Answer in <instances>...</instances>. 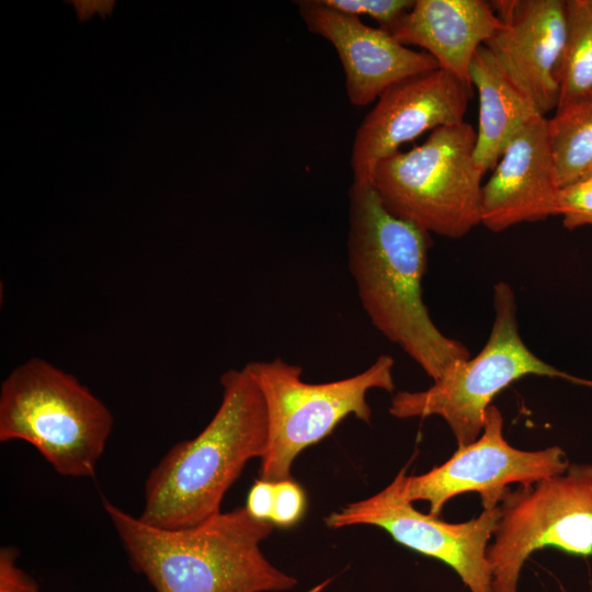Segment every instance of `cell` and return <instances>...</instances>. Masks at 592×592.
<instances>
[{"label": "cell", "instance_id": "1", "mask_svg": "<svg viewBox=\"0 0 592 592\" xmlns=\"http://www.w3.org/2000/svg\"><path fill=\"white\" fill-rule=\"evenodd\" d=\"M431 234L385 208L369 182L349 190V267L373 326L439 380L470 357L433 322L422 298Z\"/></svg>", "mask_w": 592, "mask_h": 592}, {"label": "cell", "instance_id": "2", "mask_svg": "<svg viewBox=\"0 0 592 592\" xmlns=\"http://www.w3.org/2000/svg\"><path fill=\"white\" fill-rule=\"evenodd\" d=\"M102 502L133 570L157 592H272L297 584L260 548L274 524L252 517L244 506L192 527L166 530L141 522L105 498Z\"/></svg>", "mask_w": 592, "mask_h": 592}, {"label": "cell", "instance_id": "3", "mask_svg": "<svg viewBox=\"0 0 592 592\" xmlns=\"http://www.w3.org/2000/svg\"><path fill=\"white\" fill-rule=\"evenodd\" d=\"M219 383L221 401L208 424L174 444L149 473L141 522L179 530L209 520L247 463L264 456L267 417L255 382L243 366L225 372Z\"/></svg>", "mask_w": 592, "mask_h": 592}, {"label": "cell", "instance_id": "4", "mask_svg": "<svg viewBox=\"0 0 592 592\" xmlns=\"http://www.w3.org/2000/svg\"><path fill=\"white\" fill-rule=\"evenodd\" d=\"M105 403L77 377L31 357L0 388V441L34 446L65 477H93L113 428Z\"/></svg>", "mask_w": 592, "mask_h": 592}, {"label": "cell", "instance_id": "5", "mask_svg": "<svg viewBox=\"0 0 592 592\" xmlns=\"http://www.w3.org/2000/svg\"><path fill=\"white\" fill-rule=\"evenodd\" d=\"M467 122L431 132L420 146L376 163L369 183L392 215L429 234L460 238L480 225L482 177Z\"/></svg>", "mask_w": 592, "mask_h": 592}, {"label": "cell", "instance_id": "6", "mask_svg": "<svg viewBox=\"0 0 592 592\" xmlns=\"http://www.w3.org/2000/svg\"><path fill=\"white\" fill-rule=\"evenodd\" d=\"M493 308V323L481 351L454 363L425 390L397 392L389 407L391 415H437L449 426L458 448L479 437L492 399L524 376L558 377L592 387V382L557 369L530 350L519 331L516 297L508 283L494 285Z\"/></svg>", "mask_w": 592, "mask_h": 592}, {"label": "cell", "instance_id": "7", "mask_svg": "<svg viewBox=\"0 0 592 592\" xmlns=\"http://www.w3.org/2000/svg\"><path fill=\"white\" fill-rule=\"evenodd\" d=\"M244 366L265 405L267 446L261 458L260 478L271 482L291 478L299 453L328 436L345 418L353 415L369 423V390L395 389V361L387 354L356 375L318 384L305 382L300 366L280 357Z\"/></svg>", "mask_w": 592, "mask_h": 592}, {"label": "cell", "instance_id": "8", "mask_svg": "<svg viewBox=\"0 0 592 592\" xmlns=\"http://www.w3.org/2000/svg\"><path fill=\"white\" fill-rule=\"evenodd\" d=\"M487 549L491 592H517L528 557L545 547L592 556V464H569L558 475L510 488Z\"/></svg>", "mask_w": 592, "mask_h": 592}, {"label": "cell", "instance_id": "9", "mask_svg": "<svg viewBox=\"0 0 592 592\" xmlns=\"http://www.w3.org/2000/svg\"><path fill=\"white\" fill-rule=\"evenodd\" d=\"M406 467L379 492L326 516L330 528L374 525L395 542L449 566L470 592H491L487 549L499 519L498 506L463 523H448L414 509L401 492Z\"/></svg>", "mask_w": 592, "mask_h": 592}, {"label": "cell", "instance_id": "10", "mask_svg": "<svg viewBox=\"0 0 592 592\" xmlns=\"http://www.w3.org/2000/svg\"><path fill=\"white\" fill-rule=\"evenodd\" d=\"M569 464L559 446L522 451L509 444L502 413L491 405L476 441L458 447L445 463L422 475L406 474L401 492L409 502L426 501L434 516L453 497L466 492L479 493L483 510L493 509L511 483L533 485L563 473Z\"/></svg>", "mask_w": 592, "mask_h": 592}, {"label": "cell", "instance_id": "11", "mask_svg": "<svg viewBox=\"0 0 592 592\" xmlns=\"http://www.w3.org/2000/svg\"><path fill=\"white\" fill-rule=\"evenodd\" d=\"M471 91L441 68L385 90L356 129L350 160L353 181L369 182L377 162L425 132L464 122Z\"/></svg>", "mask_w": 592, "mask_h": 592}, {"label": "cell", "instance_id": "12", "mask_svg": "<svg viewBox=\"0 0 592 592\" xmlns=\"http://www.w3.org/2000/svg\"><path fill=\"white\" fill-rule=\"evenodd\" d=\"M501 25L483 44L512 84L546 116L559 100L558 70L566 37V1L490 2Z\"/></svg>", "mask_w": 592, "mask_h": 592}, {"label": "cell", "instance_id": "13", "mask_svg": "<svg viewBox=\"0 0 592 592\" xmlns=\"http://www.w3.org/2000/svg\"><path fill=\"white\" fill-rule=\"evenodd\" d=\"M295 3L307 30L334 47L344 71L346 96L355 106L376 102L399 81L440 68L428 53L409 48L388 31L364 24L321 0Z\"/></svg>", "mask_w": 592, "mask_h": 592}, {"label": "cell", "instance_id": "14", "mask_svg": "<svg viewBox=\"0 0 592 592\" xmlns=\"http://www.w3.org/2000/svg\"><path fill=\"white\" fill-rule=\"evenodd\" d=\"M559 186L548 138V118L524 125L482 184L480 224L493 232L558 216Z\"/></svg>", "mask_w": 592, "mask_h": 592}, {"label": "cell", "instance_id": "15", "mask_svg": "<svg viewBox=\"0 0 592 592\" xmlns=\"http://www.w3.org/2000/svg\"><path fill=\"white\" fill-rule=\"evenodd\" d=\"M500 25L491 3L483 0H414L388 32L406 46L422 48L441 69L473 88V57Z\"/></svg>", "mask_w": 592, "mask_h": 592}, {"label": "cell", "instance_id": "16", "mask_svg": "<svg viewBox=\"0 0 592 592\" xmlns=\"http://www.w3.org/2000/svg\"><path fill=\"white\" fill-rule=\"evenodd\" d=\"M469 79L479 96L474 157L486 173L496 167L514 135L540 114L505 77L485 45L473 57Z\"/></svg>", "mask_w": 592, "mask_h": 592}, {"label": "cell", "instance_id": "17", "mask_svg": "<svg viewBox=\"0 0 592 592\" xmlns=\"http://www.w3.org/2000/svg\"><path fill=\"white\" fill-rule=\"evenodd\" d=\"M548 138L559 189L579 182L592 170V94L556 110Z\"/></svg>", "mask_w": 592, "mask_h": 592}, {"label": "cell", "instance_id": "18", "mask_svg": "<svg viewBox=\"0 0 592 592\" xmlns=\"http://www.w3.org/2000/svg\"><path fill=\"white\" fill-rule=\"evenodd\" d=\"M558 81L556 110L592 94V0L566 1V37Z\"/></svg>", "mask_w": 592, "mask_h": 592}, {"label": "cell", "instance_id": "19", "mask_svg": "<svg viewBox=\"0 0 592 592\" xmlns=\"http://www.w3.org/2000/svg\"><path fill=\"white\" fill-rule=\"evenodd\" d=\"M326 5L360 18L367 15L378 27L389 31L413 5L414 0H321Z\"/></svg>", "mask_w": 592, "mask_h": 592}, {"label": "cell", "instance_id": "20", "mask_svg": "<svg viewBox=\"0 0 592 592\" xmlns=\"http://www.w3.org/2000/svg\"><path fill=\"white\" fill-rule=\"evenodd\" d=\"M558 216L570 230L592 226V183L581 181L560 189Z\"/></svg>", "mask_w": 592, "mask_h": 592}, {"label": "cell", "instance_id": "21", "mask_svg": "<svg viewBox=\"0 0 592 592\" xmlns=\"http://www.w3.org/2000/svg\"><path fill=\"white\" fill-rule=\"evenodd\" d=\"M306 509L303 488L292 478L274 482V503L270 522L291 527L299 522Z\"/></svg>", "mask_w": 592, "mask_h": 592}, {"label": "cell", "instance_id": "22", "mask_svg": "<svg viewBox=\"0 0 592 592\" xmlns=\"http://www.w3.org/2000/svg\"><path fill=\"white\" fill-rule=\"evenodd\" d=\"M18 555L14 546L0 549V592H41L38 583L16 566Z\"/></svg>", "mask_w": 592, "mask_h": 592}, {"label": "cell", "instance_id": "23", "mask_svg": "<svg viewBox=\"0 0 592 592\" xmlns=\"http://www.w3.org/2000/svg\"><path fill=\"white\" fill-rule=\"evenodd\" d=\"M274 503V482L258 479L249 490L246 509L260 521H270Z\"/></svg>", "mask_w": 592, "mask_h": 592}, {"label": "cell", "instance_id": "24", "mask_svg": "<svg viewBox=\"0 0 592 592\" xmlns=\"http://www.w3.org/2000/svg\"><path fill=\"white\" fill-rule=\"evenodd\" d=\"M76 3V8L78 9V14L82 18H87V14H93V12L99 8L102 9L106 7L110 2H80L81 4Z\"/></svg>", "mask_w": 592, "mask_h": 592}, {"label": "cell", "instance_id": "25", "mask_svg": "<svg viewBox=\"0 0 592 592\" xmlns=\"http://www.w3.org/2000/svg\"><path fill=\"white\" fill-rule=\"evenodd\" d=\"M581 181L592 183V170H590L579 182Z\"/></svg>", "mask_w": 592, "mask_h": 592}]
</instances>
